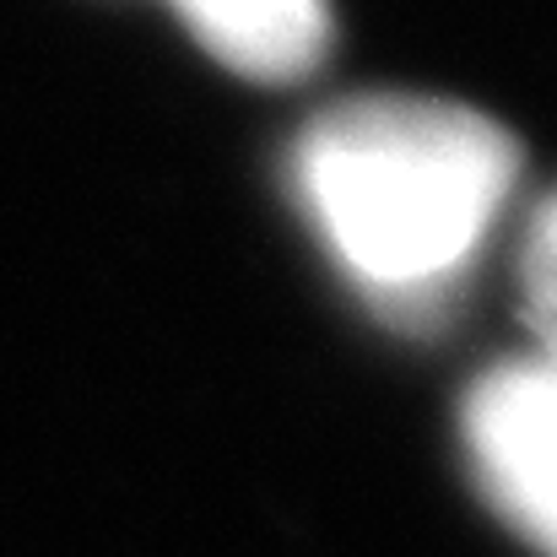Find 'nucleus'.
Here are the masks:
<instances>
[{"instance_id": "f257e3e1", "label": "nucleus", "mask_w": 557, "mask_h": 557, "mask_svg": "<svg viewBox=\"0 0 557 557\" xmlns=\"http://www.w3.org/2000/svg\"><path fill=\"white\" fill-rule=\"evenodd\" d=\"M520 180L515 136L482 109L369 92L293 147V189L336 265L400 320H428L487 249Z\"/></svg>"}, {"instance_id": "f03ea898", "label": "nucleus", "mask_w": 557, "mask_h": 557, "mask_svg": "<svg viewBox=\"0 0 557 557\" xmlns=\"http://www.w3.org/2000/svg\"><path fill=\"white\" fill-rule=\"evenodd\" d=\"M460 438L498 520L557 557V369L536 352L504 358L466 389Z\"/></svg>"}, {"instance_id": "7ed1b4c3", "label": "nucleus", "mask_w": 557, "mask_h": 557, "mask_svg": "<svg viewBox=\"0 0 557 557\" xmlns=\"http://www.w3.org/2000/svg\"><path fill=\"white\" fill-rule=\"evenodd\" d=\"M189 33L233 71L293 82L314 71L331 38L325 0H174Z\"/></svg>"}, {"instance_id": "20e7f679", "label": "nucleus", "mask_w": 557, "mask_h": 557, "mask_svg": "<svg viewBox=\"0 0 557 557\" xmlns=\"http://www.w3.org/2000/svg\"><path fill=\"white\" fill-rule=\"evenodd\" d=\"M520 304L536 336V358L557 369V189L531 211L520 244Z\"/></svg>"}]
</instances>
